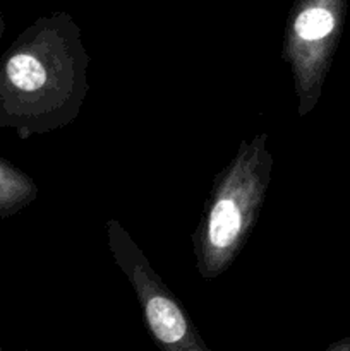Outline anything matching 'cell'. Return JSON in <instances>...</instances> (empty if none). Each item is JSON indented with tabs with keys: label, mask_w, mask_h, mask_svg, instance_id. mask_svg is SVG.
Masks as SVG:
<instances>
[{
	"label": "cell",
	"mask_w": 350,
	"mask_h": 351,
	"mask_svg": "<svg viewBox=\"0 0 350 351\" xmlns=\"http://www.w3.org/2000/svg\"><path fill=\"white\" fill-rule=\"evenodd\" d=\"M88 67L71 14L34 19L0 57V127L30 139L71 125L89 91Z\"/></svg>",
	"instance_id": "6da1fadb"
},
{
	"label": "cell",
	"mask_w": 350,
	"mask_h": 351,
	"mask_svg": "<svg viewBox=\"0 0 350 351\" xmlns=\"http://www.w3.org/2000/svg\"><path fill=\"white\" fill-rule=\"evenodd\" d=\"M268 134L244 139L232 160L213 178L198 226L192 233L199 276H222L242 252L263 209L273 171Z\"/></svg>",
	"instance_id": "7a4b0ae2"
},
{
	"label": "cell",
	"mask_w": 350,
	"mask_h": 351,
	"mask_svg": "<svg viewBox=\"0 0 350 351\" xmlns=\"http://www.w3.org/2000/svg\"><path fill=\"white\" fill-rule=\"evenodd\" d=\"M105 233L113 263L129 280L148 332L160 351H211L182 302L153 269L146 254L120 221L108 219Z\"/></svg>",
	"instance_id": "3957f363"
},
{
	"label": "cell",
	"mask_w": 350,
	"mask_h": 351,
	"mask_svg": "<svg viewBox=\"0 0 350 351\" xmlns=\"http://www.w3.org/2000/svg\"><path fill=\"white\" fill-rule=\"evenodd\" d=\"M345 0H294L285 24L281 58L290 69L299 117L314 108L338 38Z\"/></svg>",
	"instance_id": "277c9868"
},
{
	"label": "cell",
	"mask_w": 350,
	"mask_h": 351,
	"mask_svg": "<svg viewBox=\"0 0 350 351\" xmlns=\"http://www.w3.org/2000/svg\"><path fill=\"white\" fill-rule=\"evenodd\" d=\"M38 197L33 178L10 161L0 158V219L26 209Z\"/></svg>",
	"instance_id": "5b68a950"
},
{
	"label": "cell",
	"mask_w": 350,
	"mask_h": 351,
	"mask_svg": "<svg viewBox=\"0 0 350 351\" xmlns=\"http://www.w3.org/2000/svg\"><path fill=\"white\" fill-rule=\"evenodd\" d=\"M3 33H5V19H3V14L0 10V40H2Z\"/></svg>",
	"instance_id": "8992f818"
},
{
	"label": "cell",
	"mask_w": 350,
	"mask_h": 351,
	"mask_svg": "<svg viewBox=\"0 0 350 351\" xmlns=\"http://www.w3.org/2000/svg\"><path fill=\"white\" fill-rule=\"evenodd\" d=\"M0 351H3V350H2V345H0Z\"/></svg>",
	"instance_id": "52a82bcc"
}]
</instances>
